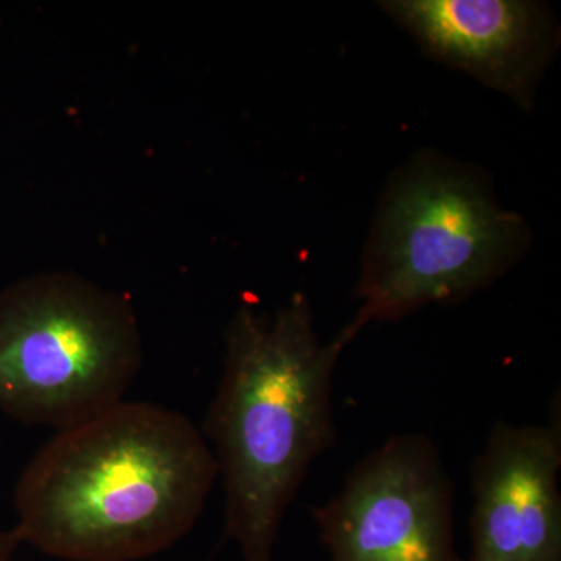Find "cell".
I'll use <instances>...</instances> for the list:
<instances>
[{
  "mask_svg": "<svg viewBox=\"0 0 561 561\" xmlns=\"http://www.w3.org/2000/svg\"><path fill=\"white\" fill-rule=\"evenodd\" d=\"M217 476L187 416L124 400L33 457L14 489V530L61 560L149 559L190 534Z\"/></svg>",
  "mask_w": 561,
  "mask_h": 561,
  "instance_id": "obj_1",
  "label": "cell"
},
{
  "mask_svg": "<svg viewBox=\"0 0 561 561\" xmlns=\"http://www.w3.org/2000/svg\"><path fill=\"white\" fill-rule=\"evenodd\" d=\"M356 337L320 342L295 295L273 319L243 305L225 335V368L202 434L225 489V531L243 561H273L280 523L317 457L334 445L332 375Z\"/></svg>",
  "mask_w": 561,
  "mask_h": 561,
  "instance_id": "obj_2",
  "label": "cell"
},
{
  "mask_svg": "<svg viewBox=\"0 0 561 561\" xmlns=\"http://www.w3.org/2000/svg\"><path fill=\"white\" fill-rule=\"evenodd\" d=\"M527 243L522 217L502 208L478 172L421 157L383 195L350 327L359 332L370 321L467 298L507 272Z\"/></svg>",
  "mask_w": 561,
  "mask_h": 561,
  "instance_id": "obj_3",
  "label": "cell"
},
{
  "mask_svg": "<svg viewBox=\"0 0 561 561\" xmlns=\"http://www.w3.org/2000/svg\"><path fill=\"white\" fill-rule=\"evenodd\" d=\"M125 302L77 279L38 278L0 294V409L65 431L124 401L140 368Z\"/></svg>",
  "mask_w": 561,
  "mask_h": 561,
  "instance_id": "obj_4",
  "label": "cell"
},
{
  "mask_svg": "<svg viewBox=\"0 0 561 561\" xmlns=\"http://www.w3.org/2000/svg\"><path fill=\"white\" fill-rule=\"evenodd\" d=\"M312 512L327 561H467L454 548L451 479L424 435L390 437Z\"/></svg>",
  "mask_w": 561,
  "mask_h": 561,
  "instance_id": "obj_5",
  "label": "cell"
},
{
  "mask_svg": "<svg viewBox=\"0 0 561 561\" xmlns=\"http://www.w3.org/2000/svg\"><path fill=\"white\" fill-rule=\"evenodd\" d=\"M560 415L497 423L472 467L467 561H561Z\"/></svg>",
  "mask_w": 561,
  "mask_h": 561,
  "instance_id": "obj_6",
  "label": "cell"
},
{
  "mask_svg": "<svg viewBox=\"0 0 561 561\" xmlns=\"http://www.w3.org/2000/svg\"><path fill=\"white\" fill-rule=\"evenodd\" d=\"M432 58L534 105L542 70L559 44L551 14L527 0H390L382 2Z\"/></svg>",
  "mask_w": 561,
  "mask_h": 561,
  "instance_id": "obj_7",
  "label": "cell"
},
{
  "mask_svg": "<svg viewBox=\"0 0 561 561\" xmlns=\"http://www.w3.org/2000/svg\"><path fill=\"white\" fill-rule=\"evenodd\" d=\"M21 545V538L18 537L16 530L0 527V561H10Z\"/></svg>",
  "mask_w": 561,
  "mask_h": 561,
  "instance_id": "obj_8",
  "label": "cell"
}]
</instances>
